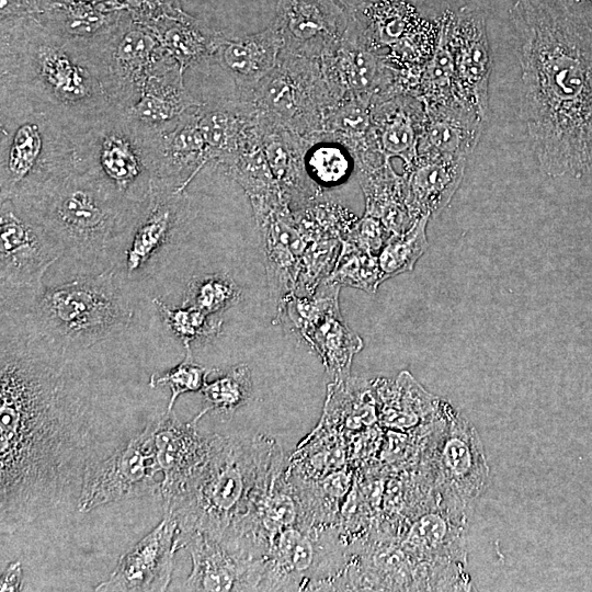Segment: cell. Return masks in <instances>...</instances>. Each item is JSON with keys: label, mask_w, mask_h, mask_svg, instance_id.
I'll list each match as a JSON object with an SVG mask.
<instances>
[{"label": "cell", "mask_w": 592, "mask_h": 592, "mask_svg": "<svg viewBox=\"0 0 592 592\" xmlns=\"http://www.w3.org/2000/svg\"><path fill=\"white\" fill-rule=\"evenodd\" d=\"M52 0H0V20L36 15L47 9Z\"/></svg>", "instance_id": "f6af8a7d"}, {"label": "cell", "mask_w": 592, "mask_h": 592, "mask_svg": "<svg viewBox=\"0 0 592 592\" xmlns=\"http://www.w3.org/2000/svg\"><path fill=\"white\" fill-rule=\"evenodd\" d=\"M572 0H517L521 112L549 177L592 172V26Z\"/></svg>", "instance_id": "7a4b0ae2"}, {"label": "cell", "mask_w": 592, "mask_h": 592, "mask_svg": "<svg viewBox=\"0 0 592 592\" xmlns=\"http://www.w3.org/2000/svg\"><path fill=\"white\" fill-rule=\"evenodd\" d=\"M202 103L186 89L184 72L172 61L148 78L139 99L124 111L140 127L164 134Z\"/></svg>", "instance_id": "603a6c76"}, {"label": "cell", "mask_w": 592, "mask_h": 592, "mask_svg": "<svg viewBox=\"0 0 592 592\" xmlns=\"http://www.w3.org/2000/svg\"><path fill=\"white\" fill-rule=\"evenodd\" d=\"M391 235L380 219L364 214L357 218L343 241L350 242L365 252L378 255Z\"/></svg>", "instance_id": "7bdbcfd3"}, {"label": "cell", "mask_w": 592, "mask_h": 592, "mask_svg": "<svg viewBox=\"0 0 592 592\" xmlns=\"http://www.w3.org/2000/svg\"><path fill=\"white\" fill-rule=\"evenodd\" d=\"M445 475L459 487L466 483L468 494L478 492L486 478L482 448L474 429L460 422L447 441L443 456Z\"/></svg>", "instance_id": "836d02e7"}, {"label": "cell", "mask_w": 592, "mask_h": 592, "mask_svg": "<svg viewBox=\"0 0 592 592\" xmlns=\"http://www.w3.org/2000/svg\"><path fill=\"white\" fill-rule=\"evenodd\" d=\"M310 180L322 191L345 183L355 170V160L342 143L321 133L314 137L305 153Z\"/></svg>", "instance_id": "d590c367"}, {"label": "cell", "mask_w": 592, "mask_h": 592, "mask_svg": "<svg viewBox=\"0 0 592 592\" xmlns=\"http://www.w3.org/2000/svg\"><path fill=\"white\" fill-rule=\"evenodd\" d=\"M417 96L425 105H463L457 96L454 60L444 13L440 16V32L434 52L422 68Z\"/></svg>", "instance_id": "e575fe53"}, {"label": "cell", "mask_w": 592, "mask_h": 592, "mask_svg": "<svg viewBox=\"0 0 592 592\" xmlns=\"http://www.w3.org/2000/svg\"><path fill=\"white\" fill-rule=\"evenodd\" d=\"M281 465V451L267 436L210 435L205 463L164 508L178 522L177 539L192 532L221 539Z\"/></svg>", "instance_id": "277c9868"}, {"label": "cell", "mask_w": 592, "mask_h": 592, "mask_svg": "<svg viewBox=\"0 0 592 592\" xmlns=\"http://www.w3.org/2000/svg\"><path fill=\"white\" fill-rule=\"evenodd\" d=\"M365 198L364 214L383 221L391 234L407 230L414 221L406 204L403 174L397 173L390 161L355 167Z\"/></svg>", "instance_id": "f1b7e54d"}, {"label": "cell", "mask_w": 592, "mask_h": 592, "mask_svg": "<svg viewBox=\"0 0 592 592\" xmlns=\"http://www.w3.org/2000/svg\"><path fill=\"white\" fill-rule=\"evenodd\" d=\"M444 15L458 100L485 121L492 61L485 15L468 5L455 12L447 10Z\"/></svg>", "instance_id": "9a60e30c"}, {"label": "cell", "mask_w": 592, "mask_h": 592, "mask_svg": "<svg viewBox=\"0 0 592 592\" xmlns=\"http://www.w3.org/2000/svg\"><path fill=\"white\" fill-rule=\"evenodd\" d=\"M198 109L189 113L173 129L159 138L155 180L184 192L209 162L198 126Z\"/></svg>", "instance_id": "4316f807"}, {"label": "cell", "mask_w": 592, "mask_h": 592, "mask_svg": "<svg viewBox=\"0 0 592 592\" xmlns=\"http://www.w3.org/2000/svg\"><path fill=\"white\" fill-rule=\"evenodd\" d=\"M236 96L250 101L270 121L307 138L322 133L326 110L333 104L319 60L284 50L265 78Z\"/></svg>", "instance_id": "8fae6325"}, {"label": "cell", "mask_w": 592, "mask_h": 592, "mask_svg": "<svg viewBox=\"0 0 592 592\" xmlns=\"http://www.w3.org/2000/svg\"><path fill=\"white\" fill-rule=\"evenodd\" d=\"M89 50L110 103L123 111L139 99L151 75L174 61L152 29L126 11Z\"/></svg>", "instance_id": "7c38bea8"}, {"label": "cell", "mask_w": 592, "mask_h": 592, "mask_svg": "<svg viewBox=\"0 0 592 592\" xmlns=\"http://www.w3.org/2000/svg\"><path fill=\"white\" fill-rule=\"evenodd\" d=\"M123 11L81 0H52L45 11L34 16L50 32L91 46L111 31Z\"/></svg>", "instance_id": "f546056e"}, {"label": "cell", "mask_w": 592, "mask_h": 592, "mask_svg": "<svg viewBox=\"0 0 592 592\" xmlns=\"http://www.w3.org/2000/svg\"><path fill=\"white\" fill-rule=\"evenodd\" d=\"M152 303L168 327L178 337L183 345L193 341L216 337L223 326V318L219 315H208L192 306L170 308L159 298H153Z\"/></svg>", "instance_id": "60d3db41"}, {"label": "cell", "mask_w": 592, "mask_h": 592, "mask_svg": "<svg viewBox=\"0 0 592 592\" xmlns=\"http://www.w3.org/2000/svg\"><path fill=\"white\" fill-rule=\"evenodd\" d=\"M339 286L362 289L374 295L383 283L378 255L342 241V249L330 275L325 280Z\"/></svg>", "instance_id": "ab89813d"}, {"label": "cell", "mask_w": 592, "mask_h": 592, "mask_svg": "<svg viewBox=\"0 0 592 592\" xmlns=\"http://www.w3.org/2000/svg\"><path fill=\"white\" fill-rule=\"evenodd\" d=\"M425 117L421 99L412 94H396L372 104L369 146L385 160L399 158L403 168L411 164Z\"/></svg>", "instance_id": "7402d4cb"}, {"label": "cell", "mask_w": 592, "mask_h": 592, "mask_svg": "<svg viewBox=\"0 0 592 592\" xmlns=\"http://www.w3.org/2000/svg\"><path fill=\"white\" fill-rule=\"evenodd\" d=\"M153 444V420L83 477L77 510L87 513L109 503L160 494Z\"/></svg>", "instance_id": "4fadbf2b"}, {"label": "cell", "mask_w": 592, "mask_h": 592, "mask_svg": "<svg viewBox=\"0 0 592 592\" xmlns=\"http://www.w3.org/2000/svg\"><path fill=\"white\" fill-rule=\"evenodd\" d=\"M261 118V147L292 210H298L323 197L325 191L310 180L305 167V153L314 137H303L262 114Z\"/></svg>", "instance_id": "44dd1931"}, {"label": "cell", "mask_w": 592, "mask_h": 592, "mask_svg": "<svg viewBox=\"0 0 592 592\" xmlns=\"http://www.w3.org/2000/svg\"><path fill=\"white\" fill-rule=\"evenodd\" d=\"M64 250L23 201L0 200L1 315L20 316L44 288L43 277Z\"/></svg>", "instance_id": "30bf717a"}, {"label": "cell", "mask_w": 592, "mask_h": 592, "mask_svg": "<svg viewBox=\"0 0 592 592\" xmlns=\"http://www.w3.org/2000/svg\"><path fill=\"white\" fill-rule=\"evenodd\" d=\"M466 157L417 155L403 168L406 204L411 219L439 215L451 202L465 173Z\"/></svg>", "instance_id": "cb8c5ba5"}, {"label": "cell", "mask_w": 592, "mask_h": 592, "mask_svg": "<svg viewBox=\"0 0 592 592\" xmlns=\"http://www.w3.org/2000/svg\"><path fill=\"white\" fill-rule=\"evenodd\" d=\"M178 522L164 512L160 523L126 551L109 579L94 591H166L171 582L177 546Z\"/></svg>", "instance_id": "ac0fdd59"}, {"label": "cell", "mask_w": 592, "mask_h": 592, "mask_svg": "<svg viewBox=\"0 0 592 592\" xmlns=\"http://www.w3.org/2000/svg\"><path fill=\"white\" fill-rule=\"evenodd\" d=\"M300 337L319 355L333 382L350 377L353 357L364 345L343 319L340 303L325 311Z\"/></svg>", "instance_id": "4dcf8cb0"}, {"label": "cell", "mask_w": 592, "mask_h": 592, "mask_svg": "<svg viewBox=\"0 0 592 592\" xmlns=\"http://www.w3.org/2000/svg\"><path fill=\"white\" fill-rule=\"evenodd\" d=\"M582 1H590V2H592V0H576V2H582Z\"/></svg>", "instance_id": "681fc988"}, {"label": "cell", "mask_w": 592, "mask_h": 592, "mask_svg": "<svg viewBox=\"0 0 592 592\" xmlns=\"http://www.w3.org/2000/svg\"><path fill=\"white\" fill-rule=\"evenodd\" d=\"M417 155L466 157L478 145L483 121L460 104L425 105Z\"/></svg>", "instance_id": "83f0119b"}, {"label": "cell", "mask_w": 592, "mask_h": 592, "mask_svg": "<svg viewBox=\"0 0 592 592\" xmlns=\"http://www.w3.org/2000/svg\"><path fill=\"white\" fill-rule=\"evenodd\" d=\"M198 126L209 162L224 167L261 129V115L248 100L238 96L203 102Z\"/></svg>", "instance_id": "d4e9b609"}, {"label": "cell", "mask_w": 592, "mask_h": 592, "mask_svg": "<svg viewBox=\"0 0 592 592\" xmlns=\"http://www.w3.org/2000/svg\"><path fill=\"white\" fill-rule=\"evenodd\" d=\"M283 39L270 23L265 29L241 37L224 36L213 59L234 80L237 94L253 89L277 65Z\"/></svg>", "instance_id": "484cf974"}, {"label": "cell", "mask_w": 592, "mask_h": 592, "mask_svg": "<svg viewBox=\"0 0 592 592\" xmlns=\"http://www.w3.org/2000/svg\"><path fill=\"white\" fill-rule=\"evenodd\" d=\"M23 569L21 561L11 562L3 571L0 580L1 592H18L22 590Z\"/></svg>", "instance_id": "bcb514c9"}, {"label": "cell", "mask_w": 592, "mask_h": 592, "mask_svg": "<svg viewBox=\"0 0 592 592\" xmlns=\"http://www.w3.org/2000/svg\"><path fill=\"white\" fill-rule=\"evenodd\" d=\"M184 349L185 356L180 364L164 374L151 375L149 380L151 388L158 386H168L170 388L171 396L166 411L173 410V406L181 395L201 391L207 382V376L216 371L194 362L191 344H184Z\"/></svg>", "instance_id": "b9f144b4"}, {"label": "cell", "mask_w": 592, "mask_h": 592, "mask_svg": "<svg viewBox=\"0 0 592 592\" xmlns=\"http://www.w3.org/2000/svg\"><path fill=\"white\" fill-rule=\"evenodd\" d=\"M241 296V287L227 274L195 275L186 284L182 306L220 315L239 303Z\"/></svg>", "instance_id": "f35d334b"}, {"label": "cell", "mask_w": 592, "mask_h": 592, "mask_svg": "<svg viewBox=\"0 0 592 592\" xmlns=\"http://www.w3.org/2000/svg\"><path fill=\"white\" fill-rule=\"evenodd\" d=\"M119 8L134 20L146 25L163 16L178 15L183 11L179 0H121Z\"/></svg>", "instance_id": "ee69618b"}, {"label": "cell", "mask_w": 592, "mask_h": 592, "mask_svg": "<svg viewBox=\"0 0 592 592\" xmlns=\"http://www.w3.org/2000/svg\"><path fill=\"white\" fill-rule=\"evenodd\" d=\"M148 26L183 72L213 58L225 36L184 10L174 16H163Z\"/></svg>", "instance_id": "1f68e13d"}, {"label": "cell", "mask_w": 592, "mask_h": 592, "mask_svg": "<svg viewBox=\"0 0 592 592\" xmlns=\"http://www.w3.org/2000/svg\"><path fill=\"white\" fill-rule=\"evenodd\" d=\"M71 353L1 315V526L78 504L86 471L125 444L110 440Z\"/></svg>", "instance_id": "6da1fadb"}, {"label": "cell", "mask_w": 592, "mask_h": 592, "mask_svg": "<svg viewBox=\"0 0 592 592\" xmlns=\"http://www.w3.org/2000/svg\"><path fill=\"white\" fill-rule=\"evenodd\" d=\"M271 298L278 307L295 294L307 240L288 204L253 213Z\"/></svg>", "instance_id": "d6986e66"}, {"label": "cell", "mask_w": 592, "mask_h": 592, "mask_svg": "<svg viewBox=\"0 0 592 592\" xmlns=\"http://www.w3.org/2000/svg\"><path fill=\"white\" fill-rule=\"evenodd\" d=\"M350 15L337 0H280L272 23L283 39V50L317 59L342 42Z\"/></svg>", "instance_id": "2e32d148"}, {"label": "cell", "mask_w": 592, "mask_h": 592, "mask_svg": "<svg viewBox=\"0 0 592 592\" xmlns=\"http://www.w3.org/2000/svg\"><path fill=\"white\" fill-rule=\"evenodd\" d=\"M0 99V200L38 197L75 170L72 137L47 114Z\"/></svg>", "instance_id": "52a82bcc"}, {"label": "cell", "mask_w": 592, "mask_h": 592, "mask_svg": "<svg viewBox=\"0 0 592 592\" xmlns=\"http://www.w3.org/2000/svg\"><path fill=\"white\" fill-rule=\"evenodd\" d=\"M160 135L114 109L72 138L75 168L118 197L140 202L155 180Z\"/></svg>", "instance_id": "ba28073f"}, {"label": "cell", "mask_w": 592, "mask_h": 592, "mask_svg": "<svg viewBox=\"0 0 592 592\" xmlns=\"http://www.w3.org/2000/svg\"><path fill=\"white\" fill-rule=\"evenodd\" d=\"M192 217L184 192L153 180L147 197L136 202L128 220L113 243L107 270L123 281L153 274L171 258Z\"/></svg>", "instance_id": "9c48e42d"}, {"label": "cell", "mask_w": 592, "mask_h": 592, "mask_svg": "<svg viewBox=\"0 0 592 592\" xmlns=\"http://www.w3.org/2000/svg\"><path fill=\"white\" fill-rule=\"evenodd\" d=\"M26 203L68 257L86 267L107 270L109 252L136 202L111 193L90 174L75 170Z\"/></svg>", "instance_id": "8992f818"}, {"label": "cell", "mask_w": 592, "mask_h": 592, "mask_svg": "<svg viewBox=\"0 0 592 592\" xmlns=\"http://www.w3.org/2000/svg\"><path fill=\"white\" fill-rule=\"evenodd\" d=\"M201 418L196 414L191 421L182 422L171 410L153 420V444L162 474L160 496L164 508L185 489L208 456L210 435L202 436L197 432Z\"/></svg>", "instance_id": "ffe728a7"}, {"label": "cell", "mask_w": 592, "mask_h": 592, "mask_svg": "<svg viewBox=\"0 0 592 592\" xmlns=\"http://www.w3.org/2000/svg\"><path fill=\"white\" fill-rule=\"evenodd\" d=\"M0 95L57 121L73 138L115 107L89 46L46 29L34 15L0 20Z\"/></svg>", "instance_id": "3957f363"}, {"label": "cell", "mask_w": 592, "mask_h": 592, "mask_svg": "<svg viewBox=\"0 0 592 592\" xmlns=\"http://www.w3.org/2000/svg\"><path fill=\"white\" fill-rule=\"evenodd\" d=\"M322 77L333 103L360 99L371 102L400 93L398 68L348 33L340 45L319 59Z\"/></svg>", "instance_id": "5bb4252c"}, {"label": "cell", "mask_w": 592, "mask_h": 592, "mask_svg": "<svg viewBox=\"0 0 592 592\" xmlns=\"http://www.w3.org/2000/svg\"><path fill=\"white\" fill-rule=\"evenodd\" d=\"M372 103L360 99L343 100L330 105L323 116L322 133L345 145L355 163L383 158L372 151Z\"/></svg>", "instance_id": "d6a6232c"}, {"label": "cell", "mask_w": 592, "mask_h": 592, "mask_svg": "<svg viewBox=\"0 0 592 592\" xmlns=\"http://www.w3.org/2000/svg\"><path fill=\"white\" fill-rule=\"evenodd\" d=\"M178 549H189L192 570L183 589L186 591H258L266 562L231 548L201 532L177 539Z\"/></svg>", "instance_id": "e0dca14e"}, {"label": "cell", "mask_w": 592, "mask_h": 592, "mask_svg": "<svg viewBox=\"0 0 592 592\" xmlns=\"http://www.w3.org/2000/svg\"><path fill=\"white\" fill-rule=\"evenodd\" d=\"M134 310L111 270L44 287L19 317L49 342L75 353L122 333Z\"/></svg>", "instance_id": "5b68a950"}, {"label": "cell", "mask_w": 592, "mask_h": 592, "mask_svg": "<svg viewBox=\"0 0 592 592\" xmlns=\"http://www.w3.org/2000/svg\"><path fill=\"white\" fill-rule=\"evenodd\" d=\"M343 9L349 13L353 14L356 12L364 11L379 2L386 1V0H337ZM411 2H415L418 0H408Z\"/></svg>", "instance_id": "7dc6e473"}, {"label": "cell", "mask_w": 592, "mask_h": 592, "mask_svg": "<svg viewBox=\"0 0 592 592\" xmlns=\"http://www.w3.org/2000/svg\"><path fill=\"white\" fill-rule=\"evenodd\" d=\"M430 217L418 218L407 230L392 234L378 253L383 282L414 269L429 247L426 225Z\"/></svg>", "instance_id": "74e56055"}, {"label": "cell", "mask_w": 592, "mask_h": 592, "mask_svg": "<svg viewBox=\"0 0 592 592\" xmlns=\"http://www.w3.org/2000/svg\"><path fill=\"white\" fill-rule=\"evenodd\" d=\"M572 1H576V0H572Z\"/></svg>", "instance_id": "f907efd6"}, {"label": "cell", "mask_w": 592, "mask_h": 592, "mask_svg": "<svg viewBox=\"0 0 592 592\" xmlns=\"http://www.w3.org/2000/svg\"><path fill=\"white\" fill-rule=\"evenodd\" d=\"M93 4H106L113 9L121 10L119 1L121 0H81Z\"/></svg>", "instance_id": "c3c4849f"}, {"label": "cell", "mask_w": 592, "mask_h": 592, "mask_svg": "<svg viewBox=\"0 0 592 592\" xmlns=\"http://www.w3.org/2000/svg\"><path fill=\"white\" fill-rule=\"evenodd\" d=\"M201 392L204 401L198 413L201 417L214 412L223 420L230 419L251 397L252 375L249 365L240 363L232 366L223 376L206 382Z\"/></svg>", "instance_id": "8d00e7d4"}]
</instances>
